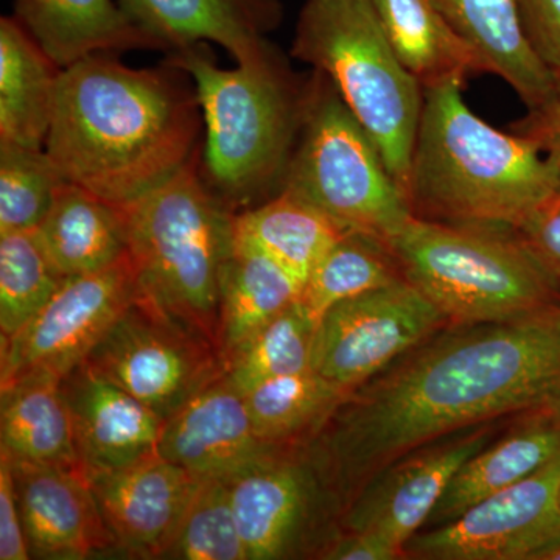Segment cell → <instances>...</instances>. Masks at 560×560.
I'll return each mask as SVG.
<instances>
[{"label":"cell","instance_id":"6da1fadb","mask_svg":"<svg viewBox=\"0 0 560 560\" xmlns=\"http://www.w3.org/2000/svg\"><path fill=\"white\" fill-rule=\"evenodd\" d=\"M560 405V302L448 324L350 390L300 451L335 518L394 460L490 420Z\"/></svg>","mask_w":560,"mask_h":560},{"label":"cell","instance_id":"7a4b0ae2","mask_svg":"<svg viewBox=\"0 0 560 560\" xmlns=\"http://www.w3.org/2000/svg\"><path fill=\"white\" fill-rule=\"evenodd\" d=\"M201 120L186 70L95 54L61 69L46 151L66 180L127 206L197 156Z\"/></svg>","mask_w":560,"mask_h":560},{"label":"cell","instance_id":"3957f363","mask_svg":"<svg viewBox=\"0 0 560 560\" xmlns=\"http://www.w3.org/2000/svg\"><path fill=\"white\" fill-rule=\"evenodd\" d=\"M463 84L423 91L407 197L418 219L515 231L560 191L537 143L497 130L466 105Z\"/></svg>","mask_w":560,"mask_h":560},{"label":"cell","instance_id":"277c9868","mask_svg":"<svg viewBox=\"0 0 560 560\" xmlns=\"http://www.w3.org/2000/svg\"><path fill=\"white\" fill-rule=\"evenodd\" d=\"M168 61L194 81L205 121L201 171L232 212L253 208L282 189L300 138L307 81L294 79L275 47L221 69L205 44L172 51Z\"/></svg>","mask_w":560,"mask_h":560},{"label":"cell","instance_id":"5b68a950","mask_svg":"<svg viewBox=\"0 0 560 560\" xmlns=\"http://www.w3.org/2000/svg\"><path fill=\"white\" fill-rule=\"evenodd\" d=\"M124 209L139 300L219 349L221 282L234 217L210 189L200 154Z\"/></svg>","mask_w":560,"mask_h":560},{"label":"cell","instance_id":"8992f818","mask_svg":"<svg viewBox=\"0 0 560 560\" xmlns=\"http://www.w3.org/2000/svg\"><path fill=\"white\" fill-rule=\"evenodd\" d=\"M506 231L412 217L386 245L448 323H503L560 302L559 280Z\"/></svg>","mask_w":560,"mask_h":560},{"label":"cell","instance_id":"52a82bcc","mask_svg":"<svg viewBox=\"0 0 560 560\" xmlns=\"http://www.w3.org/2000/svg\"><path fill=\"white\" fill-rule=\"evenodd\" d=\"M291 55L334 83L407 194L423 90L394 54L371 0H305Z\"/></svg>","mask_w":560,"mask_h":560},{"label":"cell","instance_id":"ba28073f","mask_svg":"<svg viewBox=\"0 0 560 560\" xmlns=\"http://www.w3.org/2000/svg\"><path fill=\"white\" fill-rule=\"evenodd\" d=\"M280 190L316 206L345 230L382 242L415 217L370 132L318 70L307 80L300 138Z\"/></svg>","mask_w":560,"mask_h":560},{"label":"cell","instance_id":"9c48e42d","mask_svg":"<svg viewBox=\"0 0 560 560\" xmlns=\"http://www.w3.org/2000/svg\"><path fill=\"white\" fill-rule=\"evenodd\" d=\"M86 363L165 420L226 374L212 342L140 300L114 320Z\"/></svg>","mask_w":560,"mask_h":560},{"label":"cell","instance_id":"30bf717a","mask_svg":"<svg viewBox=\"0 0 560 560\" xmlns=\"http://www.w3.org/2000/svg\"><path fill=\"white\" fill-rule=\"evenodd\" d=\"M448 324L425 294L397 280L338 302L320 316L312 370L352 390Z\"/></svg>","mask_w":560,"mask_h":560},{"label":"cell","instance_id":"8fae6325","mask_svg":"<svg viewBox=\"0 0 560 560\" xmlns=\"http://www.w3.org/2000/svg\"><path fill=\"white\" fill-rule=\"evenodd\" d=\"M138 300L128 254L105 270L66 279L24 329L9 340L0 338V386L33 374L65 377Z\"/></svg>","mask_w":560,"mask_h":560},{"label":"cell","instance_id":"7c38bea8","mask_svg":"<svg viewBox=\"0 0 560 560\" xmlns=\"http://www.w3.org/2000/svg\"><path fill=\"white\" fill-rule=\"evenodd\" d=\"M560 545V455L455 521L416 534L405 552L431 560H541Z\"/></svg>","mask_w":560,"mask_h":560},{"label":"cell","instance_id":"4fadbf2b","mask_svg":"<svg viewBox=\"0 0 560 560\" xmlns=\"http://www.w3.org/2000/svg\"><path fill=\"white\" fill-rule=\"evenodd\" d=\"M226 480L249 560L296 558L320 523L335 521L300 448L270 453Z\"/></svg>","mask_w":560,"mask_h":560},{"label":"cell","instance_id":"5bb4252c","mask_svg":"<svg viewBox=\"0 0 560 560\" xmlns=\"http://www.w3.org/2000/svg\"><path fill=\"white\" fill-rule=\"evenodd\" d=\"M425 445L375 474L346 504L338 533H374L405 551L467 459L490 444L492 429L466 431ZM407 555V552H405Z\"/></svg>","mask_w":560,"mask_h":560},{"label":"cell","instance_id":"9a60e30c","mask_svg":"<svg viewBox=\"0 0 560 560\" xmlns=\"http://www.w3.org/2000/svg\"><path fill=\"white\" fill-rule=\"evenodd\" d=\"M119 556L162 559L202 480L161 455L88 474Z\"/></svg>","mask_w":560,"mask_h":560},{"label":"cell","instance_id":"2e32d148","mask_svg":"<svg viewBox=\"0 0 560 560\" xmlns=\"http://www.w3.org/2000/svg\"><path fill=\"white\" fill-rule=\"evenodd\" d=\"M11 467L32 559L119 556L86 470L16 463Z\"/></svg>","mask_w":560,"mask_h":560},{"label":"cell","instance_id":"e0dca14e","mask_svg":"<svg viewBox=\"0 0 560 560\" xmlns=\"http://www.w3.org/2000/svg\"><path fill=\"white\" fill-rule=\"evenodd\" d=\"M278 451L285 448L261 440L245 394L224 374L165 420L158 455L198 480H212L230 478Z\"/></svg>","mask_w":560,"mask_h":560},{"label":"cell","instance_id":"ac0fdd59","mask_svg":"<svg viewBox=\"0 0 560 560\" xmlns=\"http://www.w3.org/2000/svg\"><path fill=\"white\" fill-rule=\"evenodd\" d=\"M61 389L86 474L121 469L156 455L165 419L86 361L61 377Z\"/></svg>","mask_w":560,"mask_h":560},{"label":"cell","instance_id":"d6986e66","mask_svg":"<svg viewBox=\"0 0 560 560\" xmlns=\"http://www.w3.org/2000/svg\"><path fill=\"white\" fill-rule=\"evenodd\" d=\"M128 18L162 50L213 43L237 65L259 60L272 49L268 33L282 21L279 0H119Z\"/></svg>","mask_w":560,"mask_h":560},{"label":"cell","instance_id":"ffe728a7","mask_svg":"<svg viewBox=\"0 0 560 560\" xmlns=\"http://www.w3.org/2000/svg\"><path fill=\"white\" fill-rule=\"evenodd\" d=\"M434 9L477 51L488 73L500 77L534 109L551 97L559 77L533 49L517 0H430Z\"/></svg>","mask_w":560,"mask_h":560},{"label":"cell","instance_id":"44dd1931","mask_svg":"<svg viewBox=\"0 0 560 560\" xmlns=\"http://www.w3.org/2000/svg\"><path fill=\"white\" fill-rule=\"evenodd\" d=\"M14 18L60 69L95 54L162 50L119 0H16Z\"/></svg>","mask_w":560,"mask_h":560},{"label":"cell","instance_id":"7402d4cb","mask_svg":"<svg viewBox=\"0 0 560 560\" xmlns=\"http://www.w3.org/2000/svg\"><path fill=\"white\" fill-rule=\"evenodd\" d=\"M0 455L16 464L83 469L61 378L33 374L0 386Z\"/></svg>","mask_w":560,"mask_h":560},{"label":"cell","instance_id":"603a6c76","mask_svg":"<svg viewBox=\"0 0 560 560\" xmlns=\"http://www.w3.org/2000/svg\"><path fill=\"white\" fill-rule=\"evenodd\" d=\"M60 72L16 18L0 20V145L46 149Z\"/></svg>","mask_w":560,"mask_h":560},{"label":"cell","instance_id":"cb8c5ba5","mask_svg":"<svg viewBox=\"0 0 560 560\" xmlns=\"http://www.w3.org/2000/svg\"><path fill=\"white\" fill-rule=\"evenodd\" d=\"M36 232L66 279L105 270L128 254L124 209L69 180Z\"/></svg>","mask_w":560,"mask_h":560},{"label":"cell","instance_id":"d4e9b609","mask_svg":"<svg viewBox=\"0 0 560 560\" xmlns=\"http://www.w3.org/2000/svg\"><path fill=\"white\" fill-rule=\"evenodd\" d=\"M559 455L560 410L552 408L467 459L425 526L436 528L455 521L481 500L525 480Z\"/></svg>","mask_w":560,"mask_h":560},{"label":"cell","instance_id":"484cf974","mask_svg":"<svg viewBox=\"0 0 560 560\" xmlns=\"http://www.w3.org/2000/svg\"><path fill=\"white\" fill-rule=\"evenodd\" d=\"M386 39L422 90L488 73L430 0H371Z\"/></svg>","mask_w":560,"mask_h":560},{"label":"cell","instance_id":"4316f807","mask_svg":"<svg viewBox=\"0 0 560 560\" xmlns=\"http://www.w3.org/2000/svg\"><path fill=\"white\" fill-rule=\"evenodd\" d=\"M234 228L238 241L278 261L302 287L327 250L349 232L316 206L285 190L235 213Z\"/></svg>","mask_w":560,"mask_h":560},{"label":"cell","instance_id":"83f0119b","mask_svg":"<svg viewBox=\"0 0 560 560\" xmlns=\"http://www.w3.org/2000/svg\"><path fill=\"white\" fill-rule=\"evenodd\" d=\"M301 291L278 261L235 237L221 282L219 352L224 366L256 331L300 301Z\"/></svg>","mask_w":560,"mask_h":560},{"label":"cell","instance_id":"f1b7e54d","mask_svg":"<svg viewBox=\"0 0 560 560\" xmlns=\"http://www.w3.org/2000/svg\"><path fill=\"white\" fill-rule=\"evenodd\" d=\"M350 390L313 370L283 375L246 390L257 434L272 447L301 448L315 436Z\"/></svg>","mask_w":560,"mask_h":560},{"label":"cell","instance_id":"f546056e","mask_svg":"<svg viewBox=\"0 0 560 560\" xmlns=\"http://www.w3.org/2000/svg\"><path fill=\"white\" fill-rule=\"evenodd\" d=\"M401 278L386 242L349 231L335 243L302 287L300 302L318 323L338 302L381 289Z\"/></svg>","mask_w":560,"mask_h":560},{"label":"cell","instance_id":"4dcf8cb0","mask_svg":"<svg viewBox=\"0 0 560 560\" xmlns=\"http://www.w3.org/2000/svg\"><path fill=\"white\" fill-rule=\"evenodd\" d=\"M65 280L36 230L0 234V338L24 329Z\"/></svg>","mask_w":560,"mask_h":560},{"label":"cell","instance_id":"1f68e13d","mask_svg":"<svg viewBox=\"0 0 560 560\" xmlns=\"http://www.w3.org/2000/svg\"><path fill=\"white\" fill-rule=\"evenodd\" d=\"M316 324L301 302H294L228 360L226 377L245 394L271 378L312 370Z\"/></svg>","mask_w":560,"mask_h":560},{"label":"cell","instance_id":"d6a6232c","mask_svg":"<svg viewBox=\"0 0 560 560\" xmlns=\"http://www.w3.org/2000/svg\"><path fill=\"white\" fill-rule=\"evenodd\" d=\"M162 559L249 560L226 478L200 482Z\"/></svg>","mask_w":560,"mask_h":560},{"label":"cell","instance_id":"836d02e7","mask_svg":"<svg viewBox=\"0 0 560 560\" xmlns=\"http://www.w3.org/2000/svg\"><path fill=\"white\" fill-rule=\"evenodd\" d=\"M62 183L46 149L0 145V234L38 230Z\"/></svg>","mask_w":560,"mask_h":560},{"label":"cell","instance_id":"e575fe53","mask_svg":"<svg viewBox=\"0 0 560 560\" xmlns=\"http://www.w3.org/2000/svg\"><path fill=\"white\" fill-rule=\"evenodd\" d=\"M517 9L530 46L560 79V0H517Z\"/></svg>","mask_w":560,"mask_h":560},{"label":"cell","instance_id":"d590c367","mask_svg":"<svg viewBox=\"0 0 560 560\" xmlns=\"http://www.w3.org/2000/svg\"><path fill=\"white\" fill-rule=\"evenodd\" d=\"M515 234L560 282V191L523 221Z\"/></svg>","mask_w":560,"mask_h":560},{"label":"cell","instance_id":"8d00e7d4","mask_svg":"<svg viewBox=\"0 0 560 560\" xmlns=\"http://www.w3.org/2000/svg\"><path fill=\"white\" fill-rule=\"evenodd\" d=\"M32 559L22 525L13 467L7 456L0 455V560Z\"/></svg>","mask_w":560,"mask_h":560},{"label":"cell","instance_id":"74e56055","mask_svg":"<svg viewBox=\"0 0 560 560\" xmlns=\"http://www.w3.org/2000/svg\"><path fill=\"white\" fill-rule=\"evenodd\" d=\"M511 131L537 143L560 168V79L551 97L544 105L528 109L522 120L512 125Z\"/></svg>","mask_w":560,"mask_h":560},{"label":"cell","instance_id":"f35d334b","mask_svg":"<svg viewBox=\"0 0 560 560\" xmlns=\"http://www.w3.org/2000/svg\"><path fill=\"white\" fill-rule=\"evenodd\" d=\"M405 551L393 541L374 533H338L319 552L327 560H396L405 558Z\"/></svg>","mask_w":560,"mask_h":560},{"label":"cell","instance_id":"ab89813d","mask_svg":"<svg viewBox=\"0 0 560 560\" xmlns=\"http://www.w3.org/2000/svg\"><path fill=\"white\" fill-rule=\"evenodd\" d=\"M541 560H560V545H558L556 548H552L551 551H548Z\"/></svg>","mask_w":560,"mask_h":560},{"label":"cell","instance_id":"60d3db41","mask_svg":"<svg viewBox=\"0 0 560 560\" xmlns=\"http://www.w3.org/2000/svg\"><path fill=\"white\" fill-rule=\"evenodd\" d=\"M558 408H559V410H560V405H559V407H558Z\"/></svg>","mask_w":560,"mask_h":560}]
</instances>
